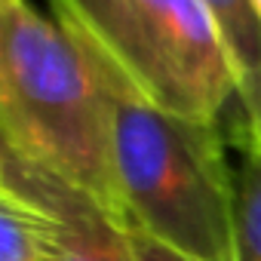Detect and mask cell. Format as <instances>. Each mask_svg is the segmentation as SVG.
Wrapping results in <instances>:
<instances>
[{"label": "cell", "instance_id": "3957f363", "mask_svg": "<svg viewBox=\"0 0 261 261\" xmlns=\"http://www.w3.org/2000/svg\"><path fill=\"white\" fill-rule=\"evenodd\" d=\"M53 19L148 105L221 123L240 77L203 0H49Z\"/></svg>", "mask_w": 261, "mask_h": 261}, {"label": "cell", "instance_id": "6da1fadb", "mask_svg": "<svg viewBox=\"0 0 261 261\" xmlns=\"http://www.w3.org/2000/svg\"><path fill=\"white\" fill-rule=\"evenodd\" d=\"M86 56L111 108L126 227L181 261H240L237 172L227 163L221 123L166 114L139 98L101 59Z\"/></svg>", "mask_w": 261, "mask_h": 261}, {"label": "cell", "instance_id": "30bf717a", "mask_svg": "<svg viewBox=\"0 0 261 261\" xmlns=\"http://www.w3.org/2000/svg\"><path fill=\"white\" fill-rule=\"evenodd\" d=\"M252 7H255V13L261 16V0H252Z\"/></svg>", "mask_w": 261, "mask_h": 261}, {"label": "cell", "instance_id": "5b68a950", "mask_svg": "<svg viewBox=\"0 0 261 261\" xmlns=\"http://www.w3.org/2000/svg\"><path fill=\"white\" fill-rule=\"evenodd\" d=\"M212 25L240 77V114L255 117L261 111V16L252 0H203Z\"/></svg>", "mask_w": 261, "mask_h": 261}, {"label": "cell", "instance_id": "8992f818", "mask_svg": "<svg viewBox=\"0 0 261 261\" xmlns=\"http://www.w3.org/2000/svg\"><path fill=\"white\" fill-rule=\"evenodd\" d=\"M230 139L240 151L237 169V243L240 261H261V139L233 120Z\"/></svg>", "mask_w": 261, "mask_h": 261}, {"label": "cell", "instance_id": "ba28073f", "mask_svg": "<svg viewBox=\"0 0 261 261\" xmlns=\"http://www.w3.org/2000/svg\"><path fill=\"white\" fill-rule=\"evenodd\" d=\"M129 230V243H133V252H136V261H181L178 255H172L169 249H163L160 243H154L151 237L139 233L136 227H126Z\"/></svg>", "mask_w": 261, "mask_h": 261}, {"label": "cell", "instance_id": "277c9868", "mask_svg": "<svg viewBox=\"0 0 261 261\" xmlns=\"http://www.w3.org/2000/svg\"><path fill=\"white\" fill-rule=\"evenodd\" d=\"M0 188L37 203L49 221L46 261H136L129 230L89 194L0 145Z\"/></svg>", "mask_w": 261, "mask_h": 261}, {"label": "cell", "instance_id": "52a82bcc", "mask_svg": "<svg viewBox=\"0 0 261 261\" xmlns=\"http://www.w3.org/2000/svg\"><path fill=\"white\" fill-rule=\"evenodd\" d=\"M49 221L37 203L0 188V261H46Z\"/></svg>", "mask_w": 261, "mask_h": 261}, {"label": "cell", "instance_id": "7a4b0ae2", "mask_svg": "<svg viewBox=\"0 0 261 261\" xmlns=\"http://www.w3.org/2000/svg\"><path fill=\"white\" fill-rule=\"evenodd\" d=\"M0 133L4 148L80 188L126 227L105 86L74 37L31 0H0Z\"/></svg>", "mask_w": 261, "mask_h": 261}, {"label": "cell", "instance_id": "9c48e42d", "mask_svg": "<svg viewBox=\"0 0 261 261\" xmlns=\"http://www.w3.org/2000/svg\"><path fill=\"white\" fill-rule=\"evenodd\" d=\"M237 123H240V126H246L252 136H258V139H261V111H258L255 117H243V114H237Z\"/></svg>", "mask_w": 261, "mask_h": 261}]
</instances>
